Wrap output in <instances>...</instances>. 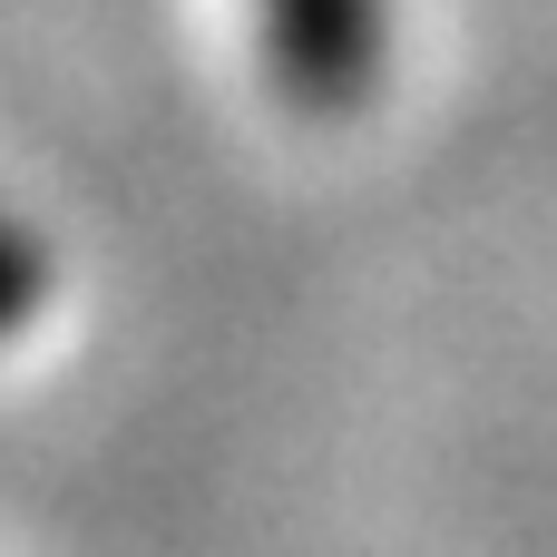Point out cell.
Returning a JSON list of instances; mask_svg holds the SVG:
<instances>
[{"label":"cell","mask_w":557,"mask_h":557,"mask_svg":"<svg viewBox=\"0 0 557 557\" xmlns=\"http://www.w3.org/2000/svg\"><path fill=\"white\" fill-rule=\"evenodd\" d=\"M274 78L304 108H352L382 78V0H255Z\"/></svg>","instance_id":"6da1fadb"},{"label":"cell","mask_w":557,"mask_h":557,"mask_svg":"<svg viewBox=\"0 0 557 557\" xmlns=\"http://www.w3.org/2000/svg\"><path fill=\"white\" fill-rule=\"evenodd\" d=\"M29 313V264H20V245L0 235V323H20Z\"/></svg>","instance_id":"7a4b0ae2"}]
</instances>
